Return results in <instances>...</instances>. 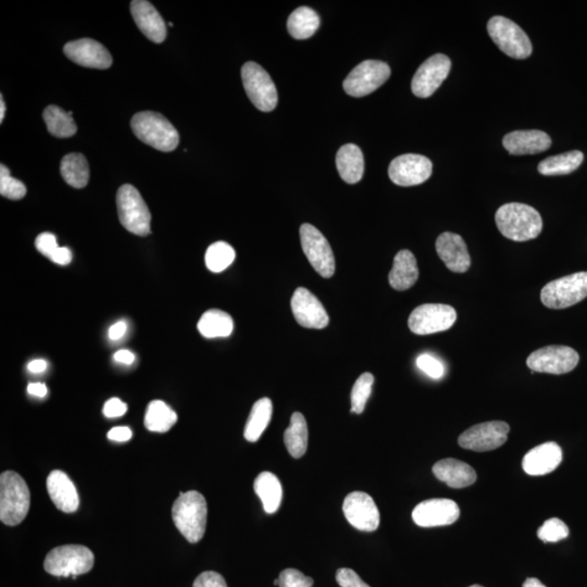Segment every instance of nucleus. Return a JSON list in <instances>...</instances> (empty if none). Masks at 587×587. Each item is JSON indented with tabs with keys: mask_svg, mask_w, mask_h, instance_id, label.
<instances>
[{
	"mask_svg": "<svg viewBox=\"0 0 587 587\" xmlns=\"http://www.w3.org/2000/svg\"><path fill=\"white\" fill-rule=\"evenodd\" d=\"M501 233L514 241L537 239L543 230V220L531 206L519 203L503 205L495 215Z\"/></svg>",
	"mask_w": 587,
	"mask_h": 587,
	"instance_id": "obj_1",
	"label": "nucleus"
},
{
	"mask_svg": "<svg viewBox=\"0 0 587 587\" xmlns=\"http://www.w3.org/2000/svg\"><path fill=\"white\" fill-rule=\"evenodd\" d=\"M207 502L196 491L181 492L172 507L175 527L189 543H198L207 527Z\"/></svg>",
	"mask_w": 587,
	"mask_h": 587,
	"instance_id": "obj_2",
	"label": "nucleus"
},
{
	"mask_svg": "<svg viewBox=\"0 0 587 587\" xmlns=\"http://www.w3.org/2000/svg\"><path fill=\"white\" fill-rule=\"evenodd\" d=\"M31 493L28 484L17 472L6 471L0 477V520L15 527L28 516Z\"/></svg>",
	"mask_w": 587,
	"mask_h": 587,
	"instance_id": "obj_3",
	"label": "nucleus"
},
{
	"mask_svg": "<svg viewBox=\"0 0 587 587\" xmlns=\"http://www.w3.org/2000/svg\"><path fill=\"white\" fill-rule=\"evenodd\" d=\"M131 127L138 140L157 151H174L180 143V136L172 123L161 113L138 112L132 118Z\"/></svg>",
	"mask_w": 587,
	"mask_h": 587,
	"instance_id": "obj_4",
	"label": "nucleus"
},
{
	"mask_svg": "<svg viewBox=\"0 0 587 587\" xmlns=\"http://www.w3.org/2000/svg\"><path fill=\"white\" fill-rule=\"evenodd\" d=\"M94 554L82 545H64L50 550L46 556L44 568L54 576H75L90 573L94 566Z\"/></svg>",
	"mask_w": 587,
	"mask_h": 587,
	"instance_id": "obj_5",
	"label": "nucleus"
},
{
	"mask_svg": "<svg viewBox=\"0 0 587 587\" xmlns=\"http://www.w3.org/2000/svg\"><path fill=\"white\" fill-rule=\"evenodd\" d=\"M117 208L120 223L128 232L138 236L151 234V211L132 185H122L118 190Z\"/></svg>",
	"mask_w": 587,
	"mask_h": 587,
	"instance_id": "obj_6",
	"label": "nucleus"
},
{
	"mask_svg": "<svg viewBox=\"0 0 587 587\" xmlns=\"http://www.w3.org/2000/svg\"><path fill=\"white\" fill-rule=\"evenodd\" d=\"M487 32L498 48L513 59H527L532 55L531 40L512 20L502 15L493 17L487 23Z\"/></svg>",
	"mask_w": 587,
	"mask_h": 587,
	"instance_id": "obj_7",
	"label": "nucleus"
},
{
	"mask_svg": "<svg viewBox=\"0 0 587 587\" xmlns=\"http://www.w3.org/2000/svg\"><path fill=\"white\" fill-rule=\"evenodd\" d=\"M587 297V272L561 277L548 283L540 292V301L549 309H565Z\"/></svg>",
	"mask_w": 587,
	"mask_h": 587,
	"instance_id": "obj_8",
	"label": "nucleus"
},
{
	"mask_svg": "<svg viewBox=\"0 0 587 587\" xmlns=\"http://www.w3.org/2000/svg\"><path fill=\"white\" fill-rule=\"evenodd\" d=\"M244 89L257 110L270 112L277 106V92L271 76L256 63H246L241 68Z\"/></svg>",
	"mask_w": 587,
	"mask_h": 587,
	"instance_id": "obj_9",
	"label": "nucleus"
},
{
	"mask_svg": "<svg viewBox=\"0 0 587 587\" xmlns=\"http://www.w3.org/2000/svg\"><path fill=\"white\" fill-rule=\"evenodd\" d=\"M457 320L454 308L442 303H425L416 307L408 319L410 331L416 336L447 331Z\"/></svg>",
	"mask_w": 587,
	"mask_h": 587,
	"instance_id": "obj_10",
	"label": "nucleus"
},
{
	"mask_svg": "<svg viewBox=\"0 0 587 587\" xmlns=\"http://www.w3.org/2000/svg\"><path fill=\"white\" fill-rule=\"evenodd\" d=\"M301 243L309 262L324 279L336 272V258L329 241L320 231L311 224L301 226Z\"/></svg>",
	"mask_w": 587,
	"mask_h": 587,
	"instance_id": "obj_11",
	"label": "nucleus"
},
{
	"mask_svg": "<svg viewBox=\"0 0 587 587\" xmlns=\"http://www.w3.org/2000/svg\"><path fill=\"white\" fill-rule=\"evenodd\" d=\"M390 76V68L388 64L379 60H365L350 72L343 87L350 96L364 97L377 91Z\"/></svg>",
	"mask_w": 587,
	"mask_h": 587,
	"instance_id": "obj_12",
	"label": "nucleus"
},
{
	"mask_svg": "<svg viewBox=\"0 0 587 587\" xmlns=\"http://www.w3.org/2000/svg\"><path fill=\"white\" fill-rule=\"evenodd\" d=\"M579 354L568 346L543 347L530 355L527 364L534 372L565 374L573 371L578 365Z\"/></svg>",
	"mask_w": 587,
	"mask_h": 587,
	"instance_id": "obj_13",
	"label": "nucleus"
},
{
	"mask_svg": "<svg viewBox=\"0 0 587 587\" xmlns=\"http://www.w3.org/2000/svg\"><path fill=\"white\" fill-rule=\"evenodd\" d=\"M509 431L511 426L506 422H484L463 432L458 439V444L465 450L473 451H494L507 442Z\"/></svg>",
	"mask_w": 587,
	"mask_h": 587,
	"instance_id": "obj_14",
	"label": "nucleus"
},
{
	"mask_svg": "<svg viewBox=\"0 0 587 587\" xmlns=\"http://www.w3.org/2000/svg\"><path fill=\"white\" fill-rule=\"evenodd\" d=\"M434 171V164L422 154L407 153L390 162L389 175L399 187H415L427 181Z\"/></svg>",
	"mask_w": 587,
	"mask_h": 587,
	"instance_id": "obj_15",
	"label": "nucleus"
},
{
	"mask_svg": "<svg viewBox=\"0 0 587 587\" xmlns=\"http://www.w3.org/2000/svg\"><path fill=\"white\" fill-rule=\"evenodd\" d=\"M451 69V61L446 55L436 54L430 57L416 70L411 90L419 98H427L434 92L446 80Z\"/></svg>",
	"mask_w": 587,
	"mask_h": 587,
	"instance_id": "obj_16",
	"label": "nucleus"
},
{
	"mask_svg": "<svg viewBox=\"0 0 587 587\" xmlns=\"http://www.w3.org/2000/svg\"><path fill=\"white\" fill-rule=\"evenodd\" d=\"M345 518L354 528L364 532H373L380 525V512L373 498L364 492L348 494L343 504Z\"/></svg>",
	"mask_w": 587,
	"mask_h": 587,
	"instance_id": "obj_17",
	"label": "nucleus"
},
{
	"mask_svg": "<svg viewBox=\"0 0 587 587\" xmlns=\"http://www.w3.org/2000/svg\"><path fill=\"white\" fill-rule=\"evenodd\" d=\"M460 517L458 504L446 498H434L422 502L414 509L413 519L422 528L442 527L455 523Z\"/></svg>",
	"mask_w": 587,
	"mask_h": 587,
	"instance_id": "obj_18",
	"label": "nucleus"
},
{
	"mask_svg": "<svg viewBox=\"0 0 587 587\" xmlns=\"http://www.w3.org/2000/svg\"><path fill=\"white\" fill-rule=\"evenodd\" d=\"M294 317L300 326L322 329L328 327L329 318L320 301L307 288L298 287L292 297Z\"/></svg>",
	"mask_w": 587,
	"mask_h": 587,
	"instance_id": "obj_19",
	"label": "nucleus"
},
{
	"mask_svg": "<svg viewBox=\"0 0 587 587\" xmlns=\"http://www.w3.org/2000/svg\"><path fill=\"white\" fill-rule=\"evenodd\" d=\"M65 54L74 64L85 68H110L112 57L104 45L92 39H82L66 44Z\"/></svg>",
	"mask_w": 587,
	"mask_h": 587,
	"instance_id": "obj_20",
	"label": "nucleus"
},
{
	"mask_svg": "<svg viewBox=\"0 0 587 587\" xmlns=\"http://www.w3.org/2000/svg\"><path fill=\"white\" fill-rule=\"evenodd\" d=\"M437 255L448 269L456 273H465L471 266L468 247L460 235L445 232L436 240Z\"/></svg>",
	"mask_w": 587,
	"mask_h": 587,
	"instance_id": "obj_21",
	"label": "nucleus"
},
{
	"mask_svg": "<svg viewBox=\"0 0 587 587\" xmlns=\"http://www.w3.org/2000/svg\"><path fill=\"white\" fill-rule=\"evenodd\" d=\"M563 461V450L557 442H548L533 448L522 460V468L529 476L548 475Z\"/></svg>",
	"mask_w": 587,
	"mask_h": 587,
	"instance_id": "obj_22",
	"label": "nucleus"
},
{
	"mask_svg": "<svg viewBox=\"0 0 587 587\" xmlns=\"http://www.w3.org/2000/svg\"><path fill=\"white\" fill-rule=\"evenodd\" d=\"M131 13L141 32L153 43L161 44L167 38V27L157 9L146 0H134Z\"/></svg>",
	"mask_w": 587,
	"mask_h": 587,
	"instance_id": "obj_23",
	"label": "nucleus"
},
{
	"mask_svg": "<svg viewBox=\"0 0 587 587\" xmlns=\"http://www.w3.org/2000/svg\"><path fill=\"white\" fill-rule=\"evenodd\" d=\"M503 145L509 153L523 156L548 151L552 146V138L539 130L514 131L504 136Z\"/></svg>",
	"mask_w": 587,
	"mask_h": 587,
	"instance_id": "obj_24",
	"label": "nucleus"
},
{
	"mask_svg": "<svg viewBox=\"0 0 587 587\" xmlns=\"http://www.w3.org/2000/svg\"><path fill=\"white\" fill-rule=\"evenodd\" d=\"M48 491L51 501L59 511L75 513L80 506L79 494L74 482L65 472L55 470L48 477Z\"/></svg>",
	"mask_w": 587,
	"mask_h": 587,
	"instance_id": "obj_25",
	"label": "nucleus"
},
{
	"mask_svg": "<svg viewBox=\"0 0 587 587\" xmlns=\"http://www.w3.org/2000/svg\"><path fill=\"white\" fill-rule=\"evenodd\" d=\"M434 473L440 481L446 483L451 488L470 486L477 477L475 469L466 462L454 460V458H447V460L436 462Z\"/></svg>",
	"mask_w": 587,
	"mask_h": 587,
	"instance_id": "obj_26",
	"label": "nucleus"
},
{
	"mask_svg": "<svg viewBox=\"0 0 587 587\" xmlns=\"http://www.w3.org/2000/svg\"><path fill=\"white\" fill-rule=\"evenodd\" d=\"M419 279L416 259L410 250H400L395 256L393 267L389 275V282L396 291L403 292L413 287Z\"/></svg>",
	"mask_w": 587,
	"mask_h": 587,
	"instance_id": "obj_27",
	"label": "nucleus"
},
{
	"mask_svg": "<svg viewBox=\"0 0 587 587\" xmlns=\"http://www.w3.org/2000/svg\"><path fill=\"white\" fill-rule=\"evenodd\" d=\"M337 167L344 182L356 184L364 177V161L362 149L355 144H346L337 154Z\"/></svg>",
	"mask_w": 587,
	"mask_h": 587,
	"instance_id": "obj_28",
	"label": "nucleus"
},
{
	"mask_svg": "<svg viewBox=\"0 0 587 587\" xmlns=\"http://www.w3.org/2000/svg\"><path fill=\"white\" fill-rule=\"evenodd\" d=\"M254 489L261 499L267 513H275L279 511L283 498L282 484L276 475L271 472H262L256 477Z\"/></svg>",
	"mask_w": 587,
	"mask_h": 587,
	"instance_id": "obj_29",
	"label": "nucleus"
},
{
	"mask_svg": "<svg viewBox=\"0 0 587 587\" xmlns=\"http://www.w3.org/2000/svg\"><path fill=\"white\" fill-rule=\"evenodd\" d=\"M198 331L206 338L228 337L233 333V319L219 309L206 311L197 324Z\"/></svg>",
	"mask_w": 587,
	"mask_h": 587,
	"instance_id": "obj_30",
	"label": "nucleus"
},
{
	"mask_svg": "<svg viewBox=\"0 0 587 587\" xmlns=\"http://www.w3.org/2000/svg\"><path fill=\"white\" fill-rule=\"evenodd\" d=\"M60 172L66 183L74 188H84L90 180V167L82 153L66 154L61 161Z\"/></svg>",
	"mask_w": 587,
	"mask_h": 587,
	"instance_id": "obj_31",
	"label": "nucleus"
},
{
	"mask_svg": "<svg viewBox=\"0 0 587 587\" xmlns=\"http://www.w3.org/2000/svg\"><path fill=\"white\" fill-rule=\"evenodd\" d=\"M285 442L288 452L295 460L306 454L308 447V425L301 413L293 414L291 424L285 432Z\"/></svg>",
	"mask_w": 587,
	"mask_h": 587,
	"instance_id": "obj_32",
	"label": "nucleus"
},
{
	"mask_svg": "<svg viewBox=\"0 0 587 587\" xmlns=\"http://www.w3.org/2000/svg\"><path fill=\"white\" fill-rule=\"evenodd\" d=\"M273 405L270 399H261L252 406L250 418L244 430L246 441L255 442L258 441L269 425L272 418Z\"/></svg>",
	"mask_w": 587,
	"mask_h": 587,
	"instance_id": "obj_33",
	"label": "nucleus"
},
{
	"mask_svg": "<svg viewBox=\"0 0 587 587\" xmlns=\"http://www.w3.org/2000/svg\"><path fill=\"white\" fill-rule=\"evenodd\" d=\"M320 27V18L315 10L309 7H300L293 12L288 18V32L296 39L311 38Z\"/></svg>",
	"mask_w": 587,
	"mask_h": 587,
	"instance_id": "obj_34",
	"label": "nucleus"
},
{
	"mask_svg": "<svg viewBox=\"0 0 587 587\" xmlns=\"http://www.w3.org/2000/svg\"><path fill=\"white\" fill-rule=\"evenodd\" d=\"M584 154L579 151H573L544 159L538 167L539 172L543 175H565L573 173L583 162Z\"/></svg>",
	"mask_w": 587,
	"mask_h": 587,
	"instance_id": "obj_35",
	"label": "nucleus"
},
{
	"mask_svg": "<svg viewBox=\"0 0 587 587\" xmlns=\"http://www.w3.org/2000/svg\"><path fill=\"white\" fill-rule=\"evenodd\" d=\"M178 415L162 400H153L148 405L145 415L146 429L166 434L177 424Z\"/></svg>",
	"mask_w": 587,
	"mask_h": 587,
	"instance_id": "obj_36",
	"label": "nucleus"
},
{
	"mask_svg": "<svg viewBox=\"0 0 587 587\" xmlns=\"http://www.w3.org/2000/svg\"><path fill=\"white\" fill-rule=\"evenodd\" d=\"M71 111L66 112L60 107L48 106L43 113V118L51 136L58 138L74 136L76 133V125L72 118Z\"/></svg>",
	"mask_w": 587,
	"mask_h": 587,
	"instance_id": "obj_37",
	"label": "nucleus"
},
{
	"mask_svg": "<svg viewBox=\"0 0 587 587\" xmlns=\"http://www.w3.org/2000/svg\"><path fill=\"white\" fill-rule=\"evenodd\" d=\"M235 259L233 247L225 241H217L209 246L205 255L206 266L211 272L220 273L228 269Z\"/></svg>",
	"mask_w": 587,
	"mask_h": 587,
	"instance_id": "obj_38",
	"label": "nucleus"
},
{
	"mask_svg": "<svg viewBox=\"0 0 587 587\" xmlns=\"http://www.w3.org/2000/svg\"><path fill=\"white\" fill-rule=\"evenodd\" d=\"M374 377L369 372H365L358 378L354 384L350 400H352V409L350 413L360 415L363 414L367 405V401L372 393Z\"/></svg>",
	"mask_w": 587,
	"mask_h": 587,
	"instance_id": "obj_39",
	"label": "nucleus"
},
{
	"mask_svg": "<svg viewBox=\"0 0 587 587\" xmlns=\"http://www.w3.org/2000/svg\"><path fill=\"white\" fill-rule=\"evenodd\" d=\"M0 194L4 197L12 200L22 199L27 194L25 185L19 180L13 178L10 175L9 169L4 164L0 166Z\"/></svg>",
	"mask_w": 587,
	"mask_h": 587,
	"instance_id": "obj_40",
	"label": "nucleus"
},
{
	"mask_svg": "<svg viewBox=\"0 0 587 587\" xmlns=\"http://www.w3.org/2000/svg\"><path fill=\"white\" fill-rule=\"evenodd\" d=\"M569 528L558 518L546 520L542 527L539 529L538 537L544 543H556L568 538Z\"/></svg>",
	"mask_w": 587,
	"mask_h": 587,
	"instance_id": "obj_41",
	"label": "nucleus"
},
{
	"mask_svg": "<svg viewBox=\"0 0 587 587\" xmlns=\"http://www.w3.org/2000/svg\"><path fill=\"white\" fill-rule=\"evenodd\" d=\"M416 367H418L422 372H425L426 375H429L430 378L434 380H440L444 377L445 367L439 359L432 356L429 354L421 355L416 358Z\"/></svg>",
	"mask_w": 587,
	"mask_h": 587,
	"instance_id": "obj_42",
	"label": "nucleus"
},
{
	"mask_svg": "<svg viewBox=\"0 0 587 587\" xmlns=\"http://www.w3.org/2000/svg\"><path fill=\"white\" fill-rule=\"evenodd\" d=\"M279 581V587H313L315 583L311 576H306L296 569L283 570Z\"/></svg>",
	"mask_w": 587,
	"mask_h": 587,
	"instance_id": "obj_43",
	"label": "nucleus"
},
{
	"mask_svg": "<svg viewBox=\"0 0 587 587\" xmlns=\"http://www.w3.org/2000/svg\"><path fill=\"white\" fill-rule=\"evenodd\" d=\"M36 250H38L40 254L48 258H51L54 256L55 252L58 250L59 245L57 241L56 236L54 234L46 233L39 234L38 239L35 241Z\"/></svg>",
	"mask_w": 587,
	"mask_h": 587,
	"instance_id": "obj_44",
	"label": "nucleus"
},
{
	"mask_svg": "<svg viewBox=\"0 0 587 587\" xmlns=\"http://www.w3.org/2000/svg\"><path fill=\"white\" fill-rule=\"evenodd\" d=\"M337 582L341 587H370L354 570L341 568L337 570Z\"/></svg>",
	"mask_w": 587,
	"mask_h": 587,
	"instance_id": "obj_45",
	"label": "nucleus"
},
{
	"mask_svg": "<svg viewBox=\"0 0 587 587\" xmlns=\"http://www.w3.org/2000/svg\"><path fill=\"white\" fill-rule=\"evenodd\" d=\"M193 587H228V584L220 574L206 571L196 578Z\"/></svg>",
	"mask_w": 587,
	"mask_h": 587,
	"instance_id": "obj_46",
	"label": "nucleus"
},
{
	"mask_svg": "<svg viewBox=\"0 0 587 587\" xmlns=\"http://www.w3.org/2000/svg\"><path fill=\"white\" fill-rule=\"evenodd\" d=\"M127 411V405L123 403L119 399H111L107 401L102 409V413L107 416V418H118V416H122L126 415Z\"/></svg>",
	"mask_w": 587,
	"mask_h": 587,
	"instance_id": "obj_47",
	"label": "nucleus"
},
{
	"mask_svg": "<svg viewBox=\"0 0 587 587\" xmlns=\"http://www.w3.org/2000/svg\"><path fill=\"white\" fill-rule=\"evenodd\" d=\"M132 431L130 427L127 426H117L113 427L110 432H108V439L115 442H127L132 439Z\"/></svg>",
	"mask_w": 587,
	"mask_h": 587,
	"instance_id": "obj_48",
	"label": "nucleus"
},
{
	"mask_svg": "<svg viewBox=\"0 0 587 587\" xmlns=\"http://www.w3.org/2000/svg\"><path fill=\"white\" fill-rule=\"evenodd\" d=\"M50 260L60 266L69 265L72 261V252L66 247H59Z\"/></svg>",
	"mask_w": 587,
	"mask_h": 587,
	"instance_id": "obj_49",
	"label": "nucleus"
},
{
	"mask_svg": "<svg viewBox=\"0 0 587 587\" xmlns=\"http://www.w3.org/2000/svg\"><path fill=\"white\" fill-rule=\"evenodd\" d=\"M127 326L125 321H119L110 329V332H108V337L111 339V341H119L123 337H125V334L127 333Z\"/></svg>",
	"mask_w": 587,
	"mask_h": 587,
	"instance_id": "obj_50",
	"label": "nucleus"
},
{
	"mask_svg": "<svg viewBox=\"0 0 587 587\" xmlns=\"http://www.w3.org/2000/svg\"><path fill=\"white\" fill-rule=\"evenodd\" d=\"M28 393L36 396V398L43 399L48 395V389L44 383H30L28 385Z\"/></svg>",
	"mask_w": 587,
	"mask_h": 587,
	"instance_id": "obj_51",
	"label": "nucleus"
},
{
	"mask_svg": "<svg viewBox=\"0 0 587 587\" xmlns=\"http://www.w3.org/2000/svg\"><path fill=\"white\" fill-rule=\"evenodd\" d=\"M113 359H115L117 363L130 365L134 363V360H136V356H134V354L131 353L130 350L122 349L115 354Z\"/></svg>",
	"mask_w": 587,
	"mask_h": 587,
	"instance_id": "obj_52",
	"label": "nucleus"
},
{
	"mask_svg": "<svg viewBox=\"0 0 587 587\" xmlns=\"http://www.w3.org/2000/svg\"><path fill=\"white\" fill-rule=\"evenodd\" d=\"M28 369L32 373H42L48 369V363L43 359H36L29 364Z\"/></svg>",
	"mask_w": 587,
	"mask_h": 587,
	"instance_id": "obj_53",
	"label": "nucleus"
},
{
	"mask_svg": "<svg viewBox=\"0 0 587 587\" xmlns=\"http://www.w3.org/2000/svg\"><path fill=\"white\" fill-rule=\"evenodd\" d=\"M522 587H546L542 582L535 578H529L524 581Z\"/></svg>",
	"mask_w": 587,
	"mask_h": 587,
	"instance_id": "obj_54",
	"label": "nucleus"
},
{
	"mask_svg": "<svg viewBox=\"0 0 587 587\" xmlns=\"http://www.w3.org/2000/svg\"><path fill=\"white\" fill-rule=\"evenodd\" d=\"M4 113H6V104H4V101L2 96L0 97V122L2 123L4 119Z\"/></svg>",
	"mask_w": 587,
	"mask_h": 587,
	"instance_id": "obj_55",
	"label": "nucleus"
},
{
	"mask_svg": "<svg viewBox=\"0 0 587 587\" xmlns=\"http://www.w3.org/2000/svg\"><path fill=\"white\" fill-rule=\"evenodd\" d=\"M469 587H483V586L476 584V585H472V586H469Z\"/></svg>",
	"mask_w": 587,
	"mask_h": 587,
	"instance_id": "obj_56",
	"label": "nucleus"
},
{
	"mask_svg": "<svg viewBox=\"0 0 587 587\" xmlns=\"http://www.w3.org/2000/svg\"><path fill=\"white\" fill-rule=\"evenodd\" d=\"M169 27H171V28H172V27H173V23L169 22Z\"/></svg>",
	"mask_w": 587,
	"mask_h": 587,
	"instance_id": "obj_57",
	"label": "nucleus"
}]
</instances>
